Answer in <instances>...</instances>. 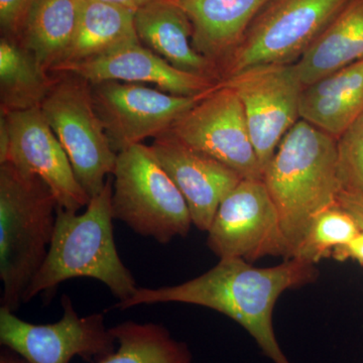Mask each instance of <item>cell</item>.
I'll return each mask as SVG.
<instances>
[{
    "instance_id": "cell-1",
    "label": "cell",
    "mask_w": 363,
    "mask_h": 363,
    "mask_svg": "<svg viewBox=\"0 0 363 363\" xmlns=\"http://www.w3.org/2000/svg\"><path fill=\"white\" fill-rule=\"evenodd\" d=\"M316 264L295 259L272 267H255L240 259H223L211 269L180 285L138 289L116 307L183 303L209 308L231 318L252 335L274 363H291L277 340L272 313L284 292L314 283Z\"/></svg>"
},
{
    "instance_id": "cell-2",
    "label": "cell",
    "mask_w": 363,
    "mask_h": 363,
    "mask_svg": "<svg viewBox=\"0 0 363 363\" xmlns=\"http://www.w3.org/2000/svg\"><path fill=\"white\" fill-rule=\"evenodd\" d=\"M113 178L109 176L99 194L91 198L83 214L57 208L49 252L23 297L28 303L44 294L52 297L60 284L74 278L104 283L121 302L138 291L135 279L117 252L112 210Z\"/></svg>"
},
{
    "instance_id": "cell-3",
    "label": "cell",
    "mask_w": 363,
    "mask_h": 363,
    "mask_svg": "<svg viewBox=\"0 0 363 363\" xmlns=\"http://www.w3.org/2000/svg\"><path fill=\"white\" fill-rule=\"evenodd\" d=\"M291 250V259L313 219L337 204L342 192L337 138L304 119L288 131L264 171Z\"/></svg>"
},
{
    "instance_id": "cell-4",
    "label": "cell",
    "mask_w": 363,
    "mask_h": 363,
    "mask_svg": "<svg viewBox=\"0 0 363 363\" xmlns=\"http://www.w3.org/2000/svg\"><path fill=\"white\" fill-rule=\"evenodd\" d=\"M58 201L40 177L0 164L1 307L18 309L49 252Z\"/></svg>"
},
{
    "instance_id": "cell-5",
    "label": "cell",
    "mask_w": 363,
    "mask_h": 363,
    "mask_svg": "<svg viewBox=\"0 0 363 363\" xmlns=\"http://www.w3.org/2000/svg\"><path fill=\"white\" fill-rule=\"evenodd\" d=\"M112 175L114 219L162 245L188 235L187 203L150 147L138 143L119 152Z\"/></svg>"
},
{
    "instance_id": "cell-6",
    "label": "cell",
    "mask_w": 363,
    "mask_h": 363,
    "mask_svg": "<svg viewBox=\"0 0 363 363\" xmlns=\"http://www.w3.org/2000/svg\"><path fill=\"white\" fill-rule=\"evenodd\" d=\"M55 74L40 108L70 160L79 184L93 198L113 173L117 154L95 109L90 83L68 72Z\"/></svg>"
},
{
    "instance_id": "cell-7",
    "label": "cell",
    "mask_w": 363,
    "mask_h": 363,
    "mask_svg": "<svg viewBox=\"0 0 363 363\" xmlns=\"http://www.w3.org/2000/svg\"><path fill=\"white\" fill-rule=\"evenodd\" d=\"M350 0H269L233 54L223 79L250 67L295 64Z\"/></svg>"
},
{
    "instance_id": "cell-8",
    "label": "cell",
    "mask_w": 363,
    "mask_h": 363,
    "mask_svg": "<svg viewBox=\"0 0 363 363\" xmlns=\"http://www.w3.org/2000/svg\"><path fill=\"white\" fill-rule=\"evenodd\" d=\"M207 245L220 259L252 262L291 259L278 209L262 179H242L225 196L207 231Z\"/></svg>"
},
{
    "instance_id": "cell-9",
    "label": "cell",
    "mask_w": 363,
    "mask_h": 363,
    "mask_svg": "<svg viewBox=\"0 0 363 363\" xmlns=\"http://www.w3.org/2000/svg\"><path fill=\"white\" fill-rule=\"evenodd\" d=\"M240 98L262 172L298 123L303 85L295 64L250 67L222 79ZM264 176V175H262Z\"/></svg>"
},
{
    "instance_id": "cell-10",
    "label": "cell",
    "mask_w": 363,
    "mask_h": 363,
    "mask_svg": "<svg viewBox=\"0 0 363 363\" xmlns=\"http://www.w3.org/2000/svg\"><path fill=\"white\" fill-rule=\"evenodd\" d=\"M63 317L56 323L35 325L0 307V343L28 363H70L82 357L96 363L116 351V338L101 313L80 317L71 298H62Z\"/></svg>"
},
{
    "instance_id": "cell-11",
    "label": "cell",
    "mask_w": 363,
    "mask_h": 363,
    "mask_svg": "<svg viewBox=\"0 0 363 363\" xmlns=\"http://www.w3.org/2000/svg\"><path fill=\"white\" fill-rule=\"evenodd\" d=\"M169 133L191 149L216 160L242 179H262L240 98L218 83L173 123Z\"/></svg>"
},
{
    "instance_id": "cell-12",
    "label": "cell",
    "mask_w": 363,
    "mask_h": 363,
    "mask_svg": "<svg viewBox=\"0 0 363 363\" xmlns=\"http://www.w3.org/2000/svg\"><path fill=\"white\" fill-rule=\"evenodd\" d=\"M40 177L51 189L59 207L77 212L89 204L70 160L52 133L40 107L1 114L0 164Z\"/></svg>"
},
{
    "instance_id": "cell-13",
    "label": "cell",
    "mask_w": 363,
    "mask_h": 363,
    "mask_svg": "<svg viewBox=\"0 0 363 363\" xmlns=\"http://www.w3.org/2000/svg\"><path fill=\"white\" fill-rule=\"evenodd\" d=\"M91 89L95 109L116 154L169 130L205 95L178 96L143 84L118 81L95 83Z\"/></svg>"
},
{
    "instance_id": "cell-14",
    "label": "cell",
    "mask_w": 363,
    "mask_h": 363,
    "mask_svg": "<svg viewBox=\"0 0 363 363\" xmlns=\"http://www.w3.org/2000/svg\"><path fill=\"white\" fill-rule=\"evenodd\" d=\"M187 203L193 224L209 230L219 205L242 178L233 169L191 149L169 130L150 145Z\"/></svg>"
},
{
    "instance_id": "cell-15",
    "label": "cell",
    "mask_w": 363,
    "mask_h": 363,
    "mask_svg": "<svg viewBox=\"0 0 363 363\" xmlns=\"http://www.w3.org/2000/svg\"><path fill=\"white\" fill-rule=\"evenodd\" d=\"M61 72L80 76L90 84L105 81L147 83L164 92L185 97L201 96L218 85L211 79L179 70L142 43L126 45L98 58L72 64L56 73Z\"/></svg>"
},
{
    "instance_id": "cell-16",
    "label": "cell",
    "mask_w": 363,
    "mask_h": 363,
    "mask_svg": "<svg viewBox=\"0 0 363 363\" xmlns=\"http://www.w3.org/2000/svg\"><path fill=\"white\" fill-rule=\"evenodd\" d=\"M138 40L179 70L216 80L218 67L196 51L192 23L176 0H150L135 13Z\"/></svg>"
},
{
    "instance_id": "cell-17",
    "label": "cell",
    "mask_w": 363,
    "mask_h": 363,
    "mask_svg": "<svg viewBox=\"0 0 363 363\" xmlns=\"http://www.w3.org/2000/svg\"><path fill=\"white\" fill-rule=\"evenodd\" d=\"M269 0H176L192 23L196 51L218 67Z\"/></svg>"
},
{
    "instance_id": "cell-18",
    "label": "cell",
    "mask_w": 363,
    "mask_h": 363,
    "mask_svg": "<svg viewBox=\"0 0 363 363\" xmlns=\"http://www.w3.org/2000/svg\"><path fill=\"white\" fill-rule=\"evenodd\" d=\"M363 112V61L304 86L300 116L338 138Z\"/></svg>"
},
{
    "instance_id": "cell-19",
    "label": "cell",
    "mask_w": 363,
    "mask_h": 363,
    "mask_svg": "<svg viewBox=\"0 0 363 363\" xmlns=\"http://www.w3.org/2000/svg\"><path fill=\"white\" fill-rule=\"evenodd\" d=\"M135 13L116 4L82 0L75 35L52 73L140 43L135 30Z\"/></svg>"
},
{
    "instance_id": "cell-20",
    "label": "cell",
    "mask_w": 363,
    "mask_h": 363,
    "mask_svg": "<svg viewBox=\"0 0 363 363\" xmlns=\"http://www.w3.org/2000/svg\"><path fill=\"white\" fill-rule=\"evenodd\" d=\"M363 61V0H350L295 63L303 85Z\"/></svg>"
},
{
    "instance_id": "cell-21",
    "label": "cell",
    "mask_w": 363,
    "mask_h": 363,
    "mask_svg": "<svg viewBox=\"0 0 363 363\" xmlns=\"http://www.w3.org/2000/svg\"><path fill=\"white\" fill-rule=\"evenodd\" d=\"M82 0H35L16 38L45 71L51 72L70 45Z\"/></svg>"
},
{
    "instance_id": "cell-22",
    "label": "cell",
    "mask_w": 363,
    "mask_h": 363,
    "mask_svg": "<svg viewBox=\"0 0 363 363\" xmlns=\"http://www.w3.org/2000/svg\"><path fill=\"white\" fill-rule=\"evenodd\" d=\"M55 77L16 38L0 40V107L1 114L40 107Z\"/></svg>"
},
{
    "instance_id": "cell-23",
    "label": "cell",
    "mask_w": 363,
    "mask_h": 363,
    "mask_svg": "<svg viewBox=\"0 0 363 363\" xmlns=\"http://www.w3.org/2000/svg\"><path fill=\"white\" fill-rule=\"evenodd\" d=\"M118 348L96 363H192L187 344L164 326L128 321L111 328Z\"/></svg>"
},
{
    "instance_id": "cell-24",
    "label": "cell",
    "mask_w": 363,
    "mask_h": 363,
    "mask_svg": "<svg viewBox=\"0 0 363 363\" xmlns=\"http://www.w3.org/2000/svg\"><path fill=\"white\" fill-rule=\"evenodd\" d=\"M360 233L354 217L338 202L315 216L293 257L317 264L331 257L335 248L350 242Z\"/></svg>"
},
{
    "instance_id": "cell-25",
    "label": "cell",
    "mask_w": 363,
    "mask_h": 363,
    "mask_svg": "<svg viewBox=\"0 0 363 363\" xmlns=\"http://www.w3.org/2000/svg\"><path fill=\"white\" fill-rule=\"evenodd\" d=\"M342 192L363 194V112L337 138Z\"/></svg>"
},
{
    "instance_id": "cell-26",
    "label": "cell",
    "mask_w": 363,
    "mask_h": 363,
    "mask_svg": "<svg viewBox=\"0 0 363 363\" xmlns=\"http://www.w3.org/2000/svg\"><path fill=\"white\" fill-rule=\"evenodd\" d=\"M35 0H0V25L4 35L18 38L28 9Z\"/></svg>"
},
{
    "instance_id": "cell-27",
    "label": "cell",
    "mask_w": 363,
    "mask_h": 363,
    "mask_svg": "<svg viewBox=\"0 0 363 363\" xmlns=\"http://www.w3.org/2000/svg\"><path fill=\"white\" fill-rule=\"evenodd\" d=\"M332 259L338 262L353 260L363 264V231L350 242L335 248L332 252Z\"/></svg>"
},
{
    "instance_id": "cell-28",
    "label": "cell",
    "mask_w": 363,
    "mask_h": 363,
    "mask_svg": "<svg viewBox=\"0 0 363 363\" xmlns=\"http://www.w3.org/2000/svg\"><path fill=\"white\" fill-rule=\"evenodd\" d=\"M338 202L354 217L358 225L363 231V194L341 192L338 197Z\"/></svg>"
},
{
    "instance_id": "cell-29",
    "label": "cell",
    "mask_w": 363,
    "mask_h": 363,
    "mask_svg": "<svg viewBox=\"0 0 363 363\" xmlns=\"http://www.w3.org/2000/svg\"><path fill=\"white\" fill-rule=\"evenodd\" d=\"M97 1L106 2V4H116V6L125 7L136 11L145 4H149L150 0H97Z\"/></svg>"
},
{
    "instance_id": "cell-30",
    "label": "cell",
    "mask_w": 363,
    "mask_h": 363,
    "mask_svg": "<svg viewBox=\"0 0 363 363\" xmlns=\"http://www.w3.org/2000/svg\"><path fill=\"white\" fill-rule=\"evenodd\" d=\"M0 363H28L14 351L4 347L0 353Z\"/></svg>"
}]
</instances>
